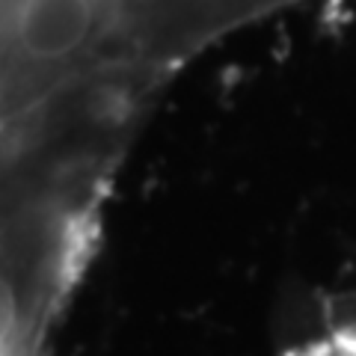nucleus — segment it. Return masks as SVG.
Instances as JSON below:
<instances>
[{"instance_id": "obj_1", "label": "nucleus", "mask_w": 356, "mask_h": 356, "mask_svg": "<svg viewBox=\"0 0 356 356\" xmlns=\"http://www.w3.org/2000/svg\"><path fill=\"white\" fill-rule=\"evenodd\" d=\"M98 18V0H18L13 39L24 57L60 63L92 39Z\"/></svg>"}, {"instance_id": "obj_2", "label": "nucleus", "mask_w": 356, "mask_h": 356, "mask_svg": "<svg viewBox=\"0 0 356 356\" xmlns=\"http://www.w3.org/2000/svg\"><path fill=\"white\" fill-rule=\"evenodd\" d=\"M30 339V312L21 300L15 282L0 270V341Z\"/></svg>"}, {"instance_id": "obj_3", "label": "nucleus", "mask_w": 356, "mask_h": 356, "mask_svg": "<svg viewBox=\"0 0 356 356\" xmlns=\"http://www.w3.org/2000/svg\"><path fill=\"white\" fill-rule=\"evenodd\" d=\"M318 330L356 344V288H350L348 294L339 297L336 303L327 309V315H324V321H321Z\"/></svg>"}]
</instances>
